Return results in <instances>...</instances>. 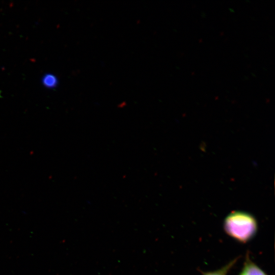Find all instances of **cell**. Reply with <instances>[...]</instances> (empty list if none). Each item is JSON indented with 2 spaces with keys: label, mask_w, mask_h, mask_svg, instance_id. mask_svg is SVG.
I'll return each instance as SVG.
<instances>
[{
  "label": "cell",
  "mask_w": 275,
  "mask_h": 275,
  "mask_svg": "<svg viewBox=\"0 0 275 275\" xmlns=\"http://www.w3.org/2000/svg\"><path fill=\"white\" fill-rule=\"evenodd\" d=\"M238 275H267L263 270L253 262L248 255L243 268Z\"/></svg>",
  "instance_id": "cell-2"
},
{
  "label": "cell",
  "mask_w": 275,
  "mask_h": 275,
  "mask_svg": "<svg viewBox=\"0 0 275 275\" xmlns=\"http://www.w3.org/2000/svg\"><path fill=\"white\" fill-rule=\"evenodd\" d=\"M237 259L238 258L234 259L221 268L213 271L204 272L203 275H227L228 272L235 264Z\"/></svg>",
  "instance_id": "cell-3"
},
{
  "label": "cell",
  "mask_w": 275,
  "mask_h": 275,
  "mask_svg": "<svg viewBox=\"0 0 275 275\" xmlns=\"http://www.w3.org/2000/svg\"><path fill=\"white\" fill-rule=\"evenodd\" d=\"M226 233L234 239L246 242L256 234L258 224L251 214L242 211H233L227 216L224 222Z\"/></svg>",
  "instance_id": "cell-1"
},
{
  "label": "cell",
  "mask_w": 275,
  "mask_h": 275,
  "mask_svg": "<svg viewBox=\"0 0 275 275\" xmlns=\"http://www.w3.org/2000/svg\"><path fill=\"white\" fill-rule=\"evenodd\" d=\"M43 85L47 88H54L58 84V79L57 77L50 73L45 74L42 79Z\"/></svg>",
  "instance_id": "cell-4"
}]
</instances>
